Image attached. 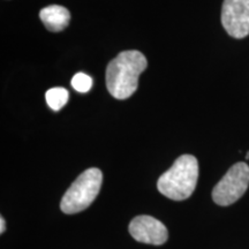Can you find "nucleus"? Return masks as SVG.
<instances>
[{
  "mask_svg": "<svg viewBox=\"0 0 249 249\" xmlns=\"http://www.w3.org/2000/svg\"><path fill=\"white\" fill-rule=\"evenodd\" d=\"M147 58L140 51H123L107 65V88L117 99H127L136 91L139 76L147 68Z\"/></svg>",
  "mask_w": 249,
  "mask_h": 249,
  "instance_id": "obj_1",
  "label": "nucleus"
},
{
  "mask_svg": "<svg viewBox=\"0 0 249 249\" xmlns=\"http://www.w3.org/2000/svg\"><path fill=\"white\" fill-rule=\"evenodd\" d=\"M198 179V161L194 156L182 155L158 179L160 193L173 201H183L195 191Z\"/></svg>",
  "mask_w": 249,
  "mask_h": 249,
  "instance_id": "obj_2",
  "label": "nucleus"
},
{
  "mask_svg": "<svg viewBox=\"0 0 249 249\" xmlns=\"http://www.w3.org/2000/svg\"><path fill=\"white\" fill-rule=\"evenodd\" d=\"M102 181V171L96 167H91L81 173L62 196L60 202L62 213L73 214L86 210L97 197Z\"/></svg>",
  "mask_w": 249,
  "mask_h": 249,
  "instance_id": "obj_3",
  "label": "nucleus"
},
{
  "mask_svg": "<svg viewBox=\"0 0 249 249\" xmlns=\"http://www.w3.org/2000/svg\"><path fill=\"white\" fill-rule=\"evenodd\" d=\"M249 186V166L236 163L227 171L222 180L214 186L213 200L218 205H231L245 194Z\"/></svg>",
  "mask_w": 249,
  "mask_h": 249,
  "instance_id": "obj_4",
  "label": "nucleus"
},
{
  "mask_svg": "<svg viewBox=\"0 0 249 249\" xmlns=\"http://www.w3.org/2000/svg\"><path fill=\"white\" fill-rule=\"evenodd\" d=\"M222 24L230 36L244 38L249 35V0H224Z\"/></svg>",
  "mask_w": 249,
  "mask_h": 249,
  "instance_id": "obj_5",
  "label": "nucleus"
},
{
  "mask_svg": "<svg viewBox=\"0 0 249 249\" xmlns=\"http://www.w3.org/2000/svg\"><path fill=\"white\" fill-rule=\"evenodd\" d=\"M129 233L136 241L160 246L169 238L166 226L151 216H138L129 224Z\"/></svg>",
  "mask_w": 249,
  "mask_h": 249,
  "instance_id": "obj_6",
  "label": "nucleus"
},
{
  "mask_svg": "<svg viewBox=\"0 0 249 249\" xmlns=\"http://www.w3.org/2000/svg\"><path fill=\"white\" fill-rule=\"evenodd\" d=\"M39 18L50 31L58 33L68 27L71 21V13L64 6L50 5L39 12Z\"/></svg>",
  "mask_w": 249,
  "mask_h": 249,
  "instance_id": "obj_7",
  "label": "nucleus"
},
{
  "mask_svg": "<svg viewBox=\"0 0 249 249\" xmlns=\"http://www.w3.org/2000/svg\"><path fill=\"white\" fill-rule=\"evenodd\" d=\"M45 99L52 110L59 111L67 104L70 99V92L67 91V89L61 88V87H55L46 91Z\"/></svg>",
  "mask_w": 249,
  "mask_h": 249,
  "instance_id": "obj_8",
  "label": "nucleus"
},
{
  "mask_svg": "<svg viewBox=\"0 0 249 249\" xmlns=\"http://www.w3.org/2000/svg\"><path fill=\"white\" fill-rule=\"evenodd\" d=\"M71 87L79 92H88L92 87V79L85 73H77L71 79Z\"/></svg>",
  "mask_w": 249,
  "mask_h": 249,
  "instance_id": "obj_9",
  "label": "nucleus"
},
{
  "mask_svg": "<svg viewBox=\"0 0 249 249\" xmlns=\"http://www.w3.org/2000/svg\"><path fill=\"white\" fill-rule=\"evenodd\" d=\"M6 230V223H5V219L4 217H0V233H4Z\"/></svg>",
  "mask_w": 249,
  "mask_h": 249,
  "instance_id": "obj_10",
  "label": "nucleus"
},
{
  "mask_svg": "<svg viewBox=\"0 0 249 249\" xmlns=\"http://www.w3.org/2000/svg\"><path fill=\"white\" fill-rule=\"evenodd\" d=\"M246 160H249V151L247 152V155H246Z\"/></svg>",
  "mask_w": 249,
  "mask_h": 249,
  "instance_id": "obj_11",
  "label": "nucleus"
}]
</instances>
